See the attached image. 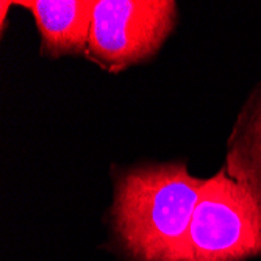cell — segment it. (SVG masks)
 <instances>
[{
  "label": "cell",
  "mask_w": 261,
  "mask_h": 261,
  "mask_svg": "<svg viewBox=\"0 0 261 261\" xmlns=\"http://www.w3.org/2000/svg\"><path fill=\"white\" fill-rule=\"evenodd\" d=\"M205 180L181 164L125 174L116 188L114 225L136 261H193L189 227Z\"/></svg>",
  "instance_id": "obj_1"
},
{
  "label": "cell",
  "mask_w": 261,
  "mask_h": 261,
  "mask_svg": "<svg viewBox=\"0 0 261 261\" xmlns=\"http://www.w3.org/2000/svg\"><path fill=\"white\" fill-rule=\"evenodd\" d=\"M193 261H241L261 253V205L224 172L203 181L189 227Z\"/></svg>",
  "instance_id": "obj_2"
},
{
  "label": "cell",
  "mask_w": 261,
  "mask_h": 261,
  "mask_svg": "<svg viewBox=\"0 0 261 261\" xmlns=\"http://www.w3.org/2000/svg\"><path fill=\"white\" fill-rule=\"evenodd\" d=\"M175 4L166 0H99L94 5L89 52L110 69L153 55L174 25Z\"/></svg>",
  "instance_id": "obj_3"
},
{
  "label": "cell",
  "mask_w": 261,
  "mask_h": 261,
  "mask_svg": "<svg viewBox=\"0 0 261 261\" xmlns=\"http://www.w3.org/2000/svg\"><path fill=\"white\" fill-rule=\"evenodd\" d=\"M29 8L42 36L49 55L80 54L89 39L92 11L96 2L85 0H35L19 2Z\"/></svg>",
  "instance_id": "obj_4"
},
{
  "label": "cell",
  "mask_w": 261,
  "mask_h": 261,
  "mask_svg": "<svg viewBox=\"0 0 261 261\" xmlns=\"http://www.w3.org/2000/svg\"><path fill=\"white\" fill-rule=\"evenodd\" d=\"M258 150H259V158H261V116H259V121H258Z\"/></svg>",
  "instance_id": "obj_5"
}]
</instances>
